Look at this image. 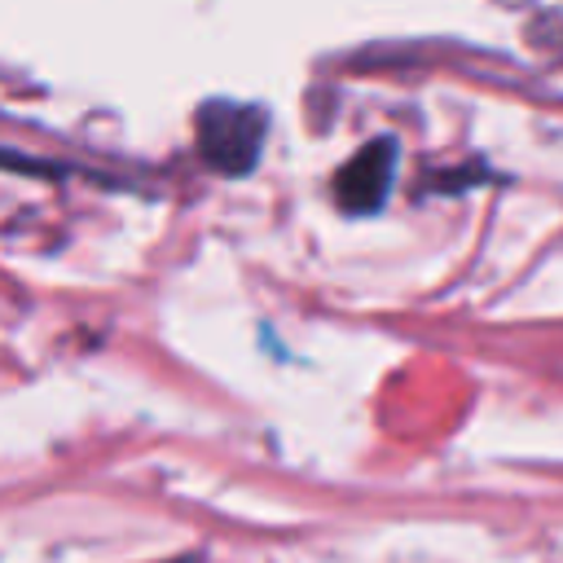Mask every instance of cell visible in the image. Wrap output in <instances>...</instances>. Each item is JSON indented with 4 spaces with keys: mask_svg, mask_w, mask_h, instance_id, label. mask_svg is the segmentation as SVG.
Wrapping results in <instances>:
<instances>
[{
    "mask_svg": "<svg viewBox=\"0 0 563 563\" xmlns=\"http://www.w3.org/2000/svg\"><path fill=\"white\" fill-rule=\"evenodd\" d=\"M167 563H202L198 554H180V559H167Z\"/></svg>",
    "mask_w": 563,
    "mask_h": 563,
    "instance_id": "3957f363",
    "label": "cell"
},
{
    "mask_svg": "<svg viewBox=\"0 0 563 563\" xmlns=\"http://www.w3.org/2000/svg\"><path fill=\"white\" fill-rule=\"evenodd\" d=\"M396 176V141L391 136H374L369 145H361L334 176V198L347 216H369L387 202Z\"/></svg>",
    "mask_w": 563,
    "mask_h": 563,
    "instance_id": "7a4b0ae2",
    "label": "cell"
},
{
    "mask_svg": "<svg viewBox=\"0 0 563 563\" xmlns=\"http://www.w3.org/2000/svg\"><path fill=\"white\" fill-rule=\"evenodd\" d=\"M198 154L211 172L220 176H246L264 150L268 136V114L260 106L246 101H229V97H211L198 106Z\"/></svg>",
    "mask_w": 563,
    "mask_h": 563,
    "instance_id": "6da1fadb",
    "label": "cell"
}]
</instances>
